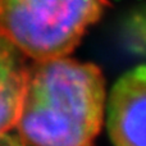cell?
I'll list each match as a JSON object with an SVG mask.
<instances>
[{"mask_svg": "<svg viewBox=\"0 0 146 146\" xmlns=\"http://www.w3.org/2000/svg\"><path fill=\"white\" fill-rule=\"evenodd\" d=\"M106 100L105 80L95 64L68 56L33 60L15 129L30 146H92Z\"/></svg>", "mask_w": 146, "mask_h": 146, "instance_id": "6da1fadb", "label": "cell"}, {"mask_svg": "<svg viewBox=\"0 0 146 146\" xmlns=\"http://www.w3.org/2000/svg\"><path fill=\"white\" fill-rule=\"evenodd\" d=\"M105 5V0H0V32L33 60L64 58Z\"/></svg>", "mask_w": 146, "mask_h": 146, "instance_id": "7a4b0ae2", "label": "cell"}, {"mask_svg": "<svg viewBox=\"0 0 146 146\" xmlns=\"http://www.w3.org/2000/svg\"><path fill=\"white\" fill-rule=\"evenodd\" d=\"M105 118L114 146H146V64L127 71L114 83Z\"/></svg>", "mask_w": 146, "mask_h": 146, "instance_id": "3957f363", "label": "cell"}, {"mask_svg": "<svg viewBox=\"0 0 146 146\" xmlns=\"http://www.w3.org/2000/svg\"><path fill=\"white\" fill-rule=\"evenodd\" d=\"M26 55L0 32V135L15 128L27 81Z\"/></svg>", "mask_w": 146, "mask_h": 146, "instance_id": "277c9868", "label": "cell"}, {"mask_svg": "<svg viewBox=\"0 0 146 146\" xmlns=\"http://www.w3.org/2000/svg\"><path fill=\"white\" fill-rule=\"evenodd\" d=\"M0 146H30L26 141L21 139L18 133H3L0 135Z\"/></svg>", "mask_w": 146, "mask_h": 146, "instance_id": "5b68a950", "label": "cell"}]
</instances>
